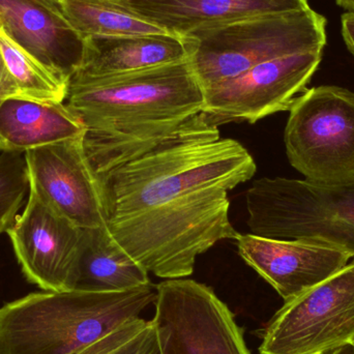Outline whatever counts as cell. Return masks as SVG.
<instances>
[{"label":"cell","instance_id":"1","mask_svg":"<svg viewBox=\"0 0 354 354\" xmlns=\"http://www.w3.org/2000/svg\"><path fill=\"white\" fill-rule=\"evenodd\" d=\"M204 100L187 59L105 76L76 73L64 103L85 127L83 147L99 177L193 124Z\"/></svg>","mask_w":354,"mask_h":354},{"label":"cell","instance_id":"2","mask_svg":"<svg viewBox=\"0 0 354 354\" xmlns=\"http://www.w3.org/2000/svg\"><path fill=\"white\" fill-rule=\"evenodd\" d=\"M256 174L241 143L222 139L205 114L168 140L99 176L108 218L174 201L209 187L227 191Z\"/></svg>","mask_w":354,"mask_h":354},{"label":"cell","instance_id":"3","mask_svg":"<svg viewBox=\"0 0 354 354\" xmlns=\"http://www.w3.org/2000/svg\"><path fill=\"white\" fill-rule=\"evenodd\" d=\"M153 284L122 291H44L0 308V354H74L155 304Z\"/></svg>","mask_w":354,"mask_h":354},{"label":"cell","instance_id":"4","mask_svg":"<svg viewBox=\"0 0 354 354\" xmlns=\"http://www.w3.org/2000/svg\"><path fill=\"white\" fill-rule=\"evenodd\" d=\"M228 191L214 187L174 201L108 218L114 241L147 272L171 280L191 276L198 256L239 233L229 220Z\"/></svg>","mask_w":354,"mask_h":354},{"label":"cell","instance_id":"5","mask_svg":"<svg viewBox=\"0 0 354 354\" xmlns=\"http://www.w3.org/2000/svg\"><path fill=\"white\" fill-rule=\"evenodd\" d=\"M189 62L204 89L268 60L313 50L326 44V19L307 10L266 15L187 35Z\"/></svg>","mask_w":354,"mask_h":354},{"label":"cell","instance_id":"6","mask_svg":"<svg viewBox=\"0 0 354 354\" xmlns=\"http://www.w3.org/2000/svg\"><path fill=\"white\" fill-rule=\"evenodd\" d=\"M252 234L314 241L346 250L354 258V179L324 185L301 179H256L245 193Z\"/></svg>","mask_w":354,"mask_h":354},{"label":"cell","instance_id":"7","mask_svg":"<svg viewBox=\"0 0 354 354\" xmlns=\"http://www.w3.org/2000/svg\"><path fill=\"white\" fill-rule=\"evenodd\" d=\"M289 112L284 141L291 166L312 183L353 180V91L332 85L306 89Z\"/></svg>","mask_w":354,"mask_h":354},{"label":"cell","instance_id":"8","mask_svg":"<svg viewBox=\"0 0 354 354\" xmlns=\"http://www.w3.org/2000/svg\"><path fill=\"white\" fill-rule=\"evenodd\" d=\"M354 342V261L274 314L261 354H326Z\"/></svg>","mask_w":354,"mask_h":354},{"label":"cell","instance_id":"9","mask_svg":"<svg viewBox=\"0 0 354 354\" xmlns=\"http://www.w3.org/2000/svg\"><path fill=\"white\" fill-rule=\"evenodd\" d=\"M155 316L163 354H251L234 314L210 287L191 279L156 286Z\"/></svg>","mask_w":354,"mask_h":354},{"label":"cell","instance_id":"10","mask_svg":"<svg viewBox=\"0 0 354 354\" xmlns=\"http://www.w3.org/2000/svg\"><path fill=\"white\" fill-rule=\"evenodd\" d=\"M324 50L268 60L204 89L203 113L218 127L229 122L254 124L290 109L297 95L317 71Z\"/></svg>","mask_w":354,"mask_h":354},{"label":"cell","instance_id":"11","mask_svg":"<svg viewBox=\"0 0 354 354\" xmlns=\"http://www.w3.org/2000/svg\"><path fill=\"white\" fill-rule=\"evenodd\" d=\"M6 232L28 282L44 291L74 289L84 229L29 189L24 210Z\"/></svg>","mask_w":354,"mask_h":354},{"label":"cell","instance_id":"12","mask_svg":"<svg viewBox=\"0 0 354 354\" xmlns=\"http://www.w3.org/2000/svg\"><path fill=\"white\" fill-rule=\"evenodd\" d=\"M83 136L25 151L29 189L79 228H99L107 212Z\"/></svg>","mask_w":354,"mask_h":354},{"label":"cell","instance_id":"13","mask_svg":"<svg viewBox=\"0 0 354 354\" xmlns=\"http://www.w3.org/2000/svg\"><path fill=\"white\" fill-rule=\"evenodd\" d=\"M237 250L285 301L324 282L340 272L353 254L330 243L314 241H286L254 234H239Z\"/></svg>","mask_w":354,"mask_h":354},{"label":"cell","instance_id":"14","mask_svg":"<svg viewBox=\"0 0 354 354\" xmlns=\"http://www.w3.org/2000/svg\"><path fill=\"white\" fill-rule=\"evenodd\" d=\"M0 31L66 80L82 64L84 37L64 15L35 0H0Z\"/></svg>","mask_w":354,"mask_h":354},{"label":"cell","instance_id":"15","mask_svg":"<svg viewBox=\"0 0 354 354\" xmlns=\"http://www.w3.org/2000/svg\"><path fill=\"white\" fill-rule=\"evenodd\" d=\"M122 3L180 37L255 17L310 8L308 0H124Z\"/></svg>","mask_w":354,"mask_h":354},{"label":"cell","instance_id":"16","mask_svg":"<svg viewBox=\"0 0 354 354\" xmlns=\"http://www.w3.org/2000/svg\"><path fill=\"white\" fill-rule=\"evenodd\" d=\"M189 37L174 33L89 37L76 73L88 76L122 74L189 59ZM75 73V74H76Z\"/></svg>","mask_w":354,"mask_h":354},{"label":"cell","instance_id":"17","mask_svg":"<svg viewBox=\"0 0 354 354\" xmlns=\"http://www.w3.org/2000/svg\"><path fill=\"white\" fill-rule=\"evenodd\" d=\"M84 133L85 127L66 103L19 97L0 102V151L25 153Z\"/></svg>","mask_w":354,"mask_h":354},{"label":"cell","instance_id":"18","mask_svg":"<svg viewBox=\"0 0 354 354\" xmlns=\"http://www.w3.org/2000/svg\"><path fill=\"white\" fill-rule=\"evenodd\" d=\"M151 283L149 272L114 241L107 224L84 229L73 290L122 291Z\"/></svg>","mask_w":354,"mask_h":354},{"label":"cell","instance_id":"19","mask_svg":"<svg viewBox=\"0 0 354 354\" xmlns=\"http://www.w3.org/2000/svg\"><path fill=\"white\" fill-rule=\"evenodd\" d=\"M0 51L4 62L1 101L19 97L48 103L66 102L70 81L54 74L1 31Z\"/></svg>","mask_w":354,"mask_h":354},{"label":"cell","instance_id":"20","mask_svg":"<svg viewBox=\"0 0 354 354\" xmlns=\"http://www.w3.org/2000/svg\"><path fill=\"white\" fill-rule=\"evenodd\" d=\"M62 14L81 37L165 33L118 0H60Z\"/></svg>","mask_w":354,"mask_h":354},{"label":"cell","instance_id":"21","mask_svg":"<svg viewBox=\"0 0 354 354\" xmlns=\"http://www.w3.org/2000/svg\"><path fill=\"white\" fill-rule=\"evenodd\" d=\"M74 354H163L153 320H128Z\"/></svg>","mask_w":354,"mask_h":354},{"label":"cell","instance_id":"22","mask_svg":"<svg viewBox=\"0 0 354 354\" xmlns=\"http://www.w3.org/2000/svg\"><path fill=\"white\" fill-rule=\"evenodd\" d=\"M29 192V177L24 153H0V234L6 232L22 207Z\"/></svg>","mask_w":354,"mask_h":354},{"label":"cell","instance_id":"23","mask_svg":"<svg viewBox=\"0 0 354 354\" xmlns=\"http://www.w3.org/2000/svg\"><path fill=\"white\" fill-rule=\"evenodd\" d=\"M341 29L345 45L354 57V12H344L341 17Z\"/></svg>","mask_w":354,"mask_h":354},{"label":"cell","instance_id":"24","mask_svg":"<svg viewBox=\"0 0 354 354\" xmlns=\"http://www.w3.org/2000/svg\"><path fill=\"white\" fill-rule=\"evenodd\" d=\"M35 1L39 2V3L43 4V6H47V8L55 10V12L62 14V6H60V0H35Z\"/></svg>","mask_w":354,"mask_h":354},{"label":"cell","instance_id":"25","mask_svg":"<svg viewBox=\"0 0 354 354\" xmlns=\"http://www.w3.org/2000/svg\"><path fill=\"white\" fill-rule=\"evenodd\" d=\"M336 3L347 12H354V0H336Z\"/></svg>","mask_w":354,"mask_h":354},{"label":"cell","instance_id":"26","mask_svg":"<svg viewBox=\"0 0 354 354\" xmlns=\"http://www.w3.org/2000/svg\"><path fill=\"white\" fill-rule=\"evenodd\" d=\"M326 354H354V345H345V346L335 349V351H330V353Z\"/></svg>","mask_w":354,"mask_h":354},{"label":"cell","instance_id":"27","mask_svg":"<svg viewBox=\"0 0 354 354\" xmlns=\"http://www.w3.org/2000/svg\"><path fill=\"white\" fill-rule=\"evenodd\" d=\"M4 78V62L3 58H2L1 51H0V91H1L2 82H3ZM0 102H1V97H0Z\"/></svg>","mask_w":354,"mask_h":354},{"label":"cell","instance_id":"28","mask_svg":"<svg viewBox=\"0 0 354 354\" xmlns=\"http://www.w3.org/2000/svg\"><path fill=\"white\" fill-rule=\"evenodd\" d=\"M118 1L122 2V1H124V0H118Z\"/></svg>","mask_w":354,"mask_h":354},{"label":"cell","instance_id":"29","mask_svg":"<svg viewBox=\"0 0 354 354\" xmlns=\"http://www.w3.org/2000/svg\"><path fill=\"white\" fill-rule=\"evenodd\" d=\"M353 344L354 345V342L353 343Z\"/></svg>","mask_w":354,"mask_h":354}]
</instances>
